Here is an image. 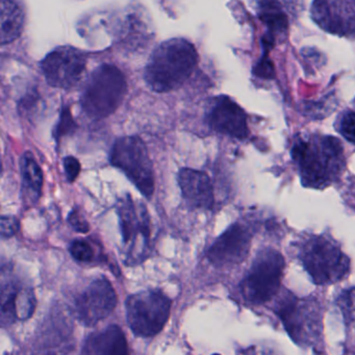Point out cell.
<instances>
[{
  "label": "cell",
  "instance_id": "d4e9b609",
  "mask_svg": "<svg viewBox=\"0 0 355 355\" xmlns=\"http://www.w3.org/2000/svg\"><path fill=\"white\" fill-rule=\"evenodd\" d=\"M76 128V122H74L73 118H72L71 113H70L69 109H64L61 114V118H60L59 123H58L57 128L55 130V139L59 144L61 139L64 136L71 134L74 132Z\"/></svg>",
  "mask_w": 355,
  "mask_h": 355
},
{
  "label": "cell",
  "instance_id": "9c48e42d",
  "mask_svg": "<svg viewBox=\"0 0 355 355\" xmlns=\"http://www.w3.org/2000/svg\"><path fill=\"white\" fill-rule=\"evenodd\" d=\"M284 266V257L275 249L266 248L259 251L241 282L243 298L251 304L268 302L279 290Z\"/></svg>",
  "mask_w": 355,
  "mask_h": 355
},
{
  "label": "cell",
  "instance_id": "4fadbf2b",
  "mask_svg": "<svg viewBox=\"0 0 355 355\" xmlns=\"http://www.w3.org/2000/svg\"><path fill=\"white\" fill-rule=\"evenodd\" d=\"M311 16L326 32L355 34V0H313Z\"/></svg>",
  "mask_w": 355,
  "mask_h": 355
},
{
  "label": "cell",
  "instance_id": "8992f818",
  "mask_svg": "<svg viewBox=\"0 0 355 355\" xmlns=\"http://www.w3.org/2000/svg\"><path fill=\"white\" fill-rule=\"evenodd\" d=\"M275 311L286 332L299 346L317 344L322 332V313L315 299L298 298L288 292L277 301Z\"/></svg>",
  "mask_w": 355,
  "mask_h": 355
},
{
  "label": "cell",
  "instance_id": "484cf974",
  "mask_svg": "<svg viewBox=\"0 0 355 355\" xmlns=\"http://www.w3.org/2000/svg\"><path fill=\"white\" fill-rule=\"evenodd\" d=\"M19 220L13 216H3L1 217V238L9 239L15 236L19 232Z\"/></svg>",
  "mask_w": 355,
  "mask_h": 355
},
{
  "label": "cell",
  "instance_id": "f1b7e54d",
  "mask_svg": "<svg viewBox=\"0 0 355 355\" xmlns=\"http://www.w3.org/2000/svg\"><path fill=\"white\" fill-rule=\"evenodd\" d=\"M64 169H65L66 178L68 182H76L80 173V163L74 157H67L64 159Z\"/></svg>",
  "mask_w": 355,
  "mask_h": 355
},
{
  "label": "cell",
  "instance_id": "7a4b0ae2",
  "mask_svg": "<svg viewBox=\"0 0 355 355\" xmlns=\"http://www.w3.org/2000/svg\"><path fill=\"white\" fill-rule=\"evenodd\" d=\"M197 62L198 55L192 43L186 39H170L153 51L145 68V82L155 92H171L190 78Z\"/></svg>",
  "mask_w": 355,
  "mask_h": 355
},
{
  "label": "cell",
  "instance_id": "ba28073f",
  "mask_svg": "<svg viewBox=\"0 0 355 355\" xmlns=\"http://www.w3.org/2000/svg\"><path fill=\"white\" fill-rule=\"evenodd\" d=\"M110 161L121 170L136 188L150 199L155 193V171L148 149L137 136L122 137L112 147Z\"/></svg>",
  "mask_w": 355,
  "mask_h": 355
},
{
  "label": "cell",
  "instance_id": "9a60e30c",
  "mask_svg": "<svg viewBox=\"0 0 355 355\" xmlns=\"http://www.w3.org/2000/svg\"><path fill=\"white\" fill-rule=\"evenodd\" d=\"M36 309V297L30 286L12 279L3 280L1 286V323L11 325L17 320H28Z\"/></svg>",
  "mask_w": 355,
  "mask_h": 355
},
{
  "label": "cell",
  "instance_id": "52a82bcc",
  "mask_svg": "<svg viewBox=\"0 0 355 355\" xmlns=\"http://www.w3.org/2000/svg\"><path fill=\"white\" fill-rule=\"evenodd\" d=\"M172 301L159 290H146L126 299V319L137 336L153 338L169 320Z\"/></svg>",
  "mask_w": 355,
  "mask_h": 355
},
{
  "label": "cell",
  "instance_id": "5b68a950",
  "mask_svg": "<svg viewBox=\"0 0 355 355\" xmlns=\"http://www.w3.org/2000/svg\"><path fill=\"white\" fill-rule=\"evenodd\" d=\"M118 218L121 230L123 261L138 265L148 259L151 245V220L146 207L136 202L130 194L118 200Z\"/></svg>",
  "mask_w": 355,
  "mask_h": 355
},
{
  "label": "cell",
  "instance_id": "83f0119b",
  "mask_svg": "<svg viewBox=\"0 0 355 355\" xmlns=\"http://www.w3.org/2000/svg\"><path fill=\"white\" fill-rule=\"evenodd\" d=\"M255 76L257 78H266V80H270V78L274 76V66L272 64L271 60L269 59L268 55H263L261 61L255 65L254 70Z\"/></svg>",
  "mask_w": 355,
  "mask_h": 355
},
{
  "label": "cell",
  "instance_id": "4316f807",
  "mask_svg": "<svg viewBox=\"0 0 355 355\" xmlns=\"http://www.w3.org/2000/svg\"><path fill=\"white\" fill-rule=\"evenodd\" d=\"M68 222L76 232L86 234L90 230V225L78 209H72L70 211L69 216H68Z\"/></svg>",
  "mask_w": 355,
  "mask_h": 355
},
{
  "label": "cell",
  "instance_id": "603a6c76",
  "mask_svg": "<svg viewBox=\"0 0 355 355\" xmlns=\"http://www.w3.org/2000/svg\"><path fill=\"white\" fill-rule=\"evenodd\" d=\"M70 254L78 263H91L94 259L92 246L85 240H76L69 247Z\"/></svg>",
  "mask_w": 355,
  "mask_h": 355
},
{
  "label": "cell",
  "instance_id": "277c9868",
  "mask_svg": "<svg viewBox=\"0 0 355 355\" xmlns=\"http://www.w3.org/2000/svg\"><path fill=\"white\" fill-rule=\"evenodd\" d=\"M128 91L125 76L116 66H99L87 80L80 96L83 111L92 120L115 113Z\"/></svg>",
  "mask_w": 355,
  "mask_h": 355
},
{
  "label": "cell",
  "instance_id": "ffe728a7",
  "mask_svg": "<svg viewBox=\"0 0 355 355\" xmlns=\"http://www.w3.org/2000/svg\"><path fill=\"white\" fill-rule=\"evenodd\" d=\"M153 35L149 32L148 28L137 14H132L125 18L121 24L119 33V39L124 47L130 49H141L147 44Z\"/></svg>",
  "mask_w": 355,
  "mask_h": 355
},
{
  "label": "cell",
  "instance_id": "44dd1931",
  "mask_svg": "<svg viewBox=\"0 0 355 355\" xmlns=\"http://www.w3.org/2000/svg\"><path fill=\"white\" fill-rule=\"evenodd\" d=\"M22 182L26 196L32 202H36L42 194L43 172L39 164L31 153H26L22 157Z\"/></svg>",
  "mask_w": 355,
  "mask_h": 355
},
{
  "label": "cell",
  "instance_id": "2e32d148",
  "mask_svg": "<svg viewBox=\"0 0 355 355\" xmlns=\"http://www.w3.org/2000/svg\"><path fill=\"white\" fill-rule=\"evenodd\" d=\"M182 197L192 209H211L215 203L214 187L205 172L182 168L178 174Z\"/></svg>",
  "mask_w": 355,
  "mask_h": 355
},
{
  "label": "cell",
  "instance_id": "e0dca14e",
  "mask_svg": "<svg viewBox=\"0 0 355 355\" xmlns=\"http://www.w3.org/2000/svg\"><path fill=\"white\" fill-rule=\"evenodd\" d=\"M295 3V0H257V15L267 28L263 38L275 43L278 36L286 34Z\"/></svg>",
  "mask_w": 355,
  "mask_h": 355
},
{
  "label": "cell",
  "instance_id": "d6986e66",
  "mask_svg": "<svg viewBox=\"0 0 355 355\" xmlns=\"http://www.w3.org/2000/svg\"><path fill=\"white\" fill-rule=\"evenodd\" d=\"M24 20V9L16 0H1V44H10L19 38Z\"/></svg>",
  "mask_w": 355,
  "mask_h": 355
},
{
  "label": "cell",
  "instance_id": "7c38bea8",
  "mask_svg": "<svg viewBox=\"0 0 355 355\" xmlns=\"http://www.w3.org/2000/svg\"><path fill=\"white\" fill-rule=\"evenodd\" d=\"M252 232L246 224L236 222L228 227L207 252V259L215 267L238 265L244 261L250 249Z\"/></svg>",
  "mask_w": 355,
  "mask_h": 355
},
{
  "label": "cell",
  "instance_id": "8fae6325",
  "mask_svg": "<svg viewBox=\"0 0 355 355\" xmlns=\"http://www.w3.org/2000/svg\"><path fill=\"white\" fill-rule=\"evenodd\" d=\"M118 299L109 280L98 278L93 280L76 299V318L83 325L92 327L109 317Z\"/></svg>",
  "mask_w": 355,
  "mask_h": 355
},
{
  "label": "cell",
  "instance_id": "7402d4cb",
  "mask_svg": "<svg viewBox=\"0 0 355 355\" xmlns=\"http://www.w3.org/2000/svg\"><path fill=\"white\" fill-rule=\"evenodd\" d=\"M338 307L344 315L345 321L350 322L355 320V288H347L338 297Z\"/></svg>",
  "mask_w": 355,
  "mask_h": 355
},
{
  "label": "cell",
  "instance_id": "5bb4252c",
  "mask_svg": "<svg viewBox=\"0 0 355 355\" xmlns=\"http://www.w3.org/2000/svg\"><path fill=\"white\" fill-rule=\"evenodd\" d=\"M209 128L232 138L246 139L249 135L244 110L227 96H218L211 101L207 113Z\"/></svg>",
  "mask_w": 355,
  "mask_h": 355
},
{
  "label": "cell",
  "instance_id": "3957f363",
  "mask_svg": "<svg viewBox=\"0 0 355 355\" xmlns=\"http://www.w3.org/2000/svg\"><path fill=\"white\" fill-rule=\"evenodd\" d=\"M298 257L313 282L320 286L340 282L350 270V261L336 241L313 234L299 244Z\"/></svg>",
  "mask_w": 355,
  "mask_h": 355
},
{
  "label": "cell",
  "instance_id": "cb8c5ba5",
  "mask_svg": "<svg viewBox=\"0 0 355 355\" xmlns=\"http://www.w3.org/2000/svg\"><path fill=\"white\" fill-rule=\"evenodd\" d=\"M338 130L348 142L355 144V112L348 111L343 114L338 121Z\"/></svg>",
  "mask_w": 355,
  "mask_h": 355
},
{
  "label": "cell",
  "instance_id": "6da1fadb",
  "mask_svg": "<svg viewBox=\"0 0 355 355\" xmlns=\"http://www.w3.org/2000/svg\"><path fill=\"white\" fill-rule=\"evenodd\" d=\"M303 184L323 189L338 180L345 168L344 149L331 136L311 135L299 137L291 151Z\"/></svg>",
  "mask_w": 355,
  "mask_h": 355
},
{
  "label": "cell",
  "instance_id": "30bf717a",
  "mask_svg": "<svg viewBox=\"0 0 355 355\" xmlns=\"http://www.w3.org/2000/svg\"><path fill=\"white\" fill-rule=\"evenodd\" d=\"M86 66L85 53L71 46L53 49L41 63L46 82L51 87L63 90H70L80 84Z\"/></svg>",
  "mask_w": 355,
  "mask_h": 355
},
{
  "label": "cell",
  "instance_id": "ac0fdd59",
  "mask_svg": "<svg viewBox=\"0 0 355 355\" xmlns=\"http://www.w3.org/2000/svg\"><path fill=\"white\" fill-rule=\"evenodd\" d=\"M84 354L111 355L128 353V340L123 330L118 325H111L103 331L88 336L83 346Z\"/></svg>",
  "mask_w": 355,
  "mask_h": 355
}]
</instances>
